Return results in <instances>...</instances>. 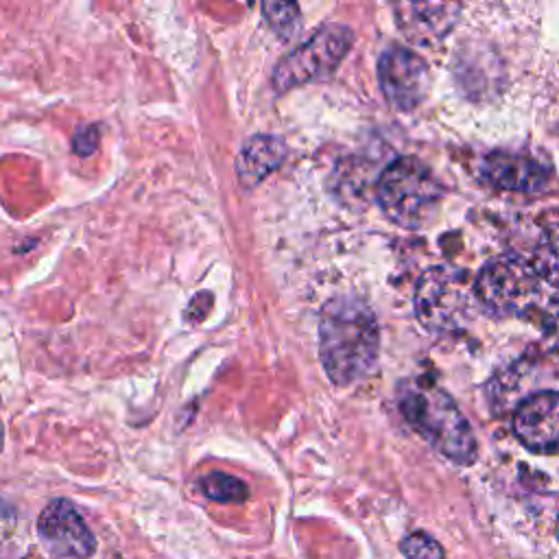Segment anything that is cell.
Segmentation results:
<instances>
[{"mask_svg":"<svg viewBox=\"0 0 559 559\" xmlns=\"http://www.w3.org/2000/svg\"><path fill=\"white\" fill-rule=\"evenodd\" d=\"M393 11L397 26L408 41L430 46L452 31L461 7L454 2H397Z\"/></svg>","mask_w":559,"mask_h":559,"instance_id":"30bf717a","label":"cell"},{"mask_svg":"<svg viewBox=\"0 0 559 559\" xmlns=\"http://www.w3.org/2000/svg\"><path fill=\"white\" fill-rule=\"evenodd\" d=\"M380 352L373 310L358 297H334L319 314V356L325 376L347 386L365 378Z\"/></svg>","mask_w":559,"mask_h":559,"instance_id":"6da1fadb","label":"cell"},{"mask_svg":"<svg viewBox=\"0 0 559 559\" xmlns=\"http://www.w3.org/2000/svg\"><path fill=\"white\" fill-rule=\"evenodd\" d=\"M513 430L518 439L537 454H555L559 441V397L555 391H539L526 397L515 415Z\"/></svg>","mask_w":559,"mask_h":559,"instance_id":"9c48e42d","label":"cell"},{"mask_svg":"<svg viewBox=\"0 0 559 559\" xmlns=\"http://www.w3.org/2000/svg\"><path fill=\"white\" fill-rule=\"evenodd\" d=\"M286 157V144L277 135H251L238 157H236V175L240 186L255 188L264 181Z\"/></svg>","mask_w":559,"mask_h":559,"instance_id":"7c38bea8","label":"cell"},{"mask_svg":"<svg viewBox=\"0 0 559 559\" xmlns=\"http://www.w3.org/2000/svg\"><path fill=\"white\" fill-rule=\"evenodd\" d=\"M201 491L214 502H242L249 496L247 485L225 472H210L201 478Z\"/></svg>","mask_w":559,"mask_h":559,"instance_id":"4fadbf2b","label":"cell"},{"mask_svg":"<svg viewBox=\"0 0 559 559\" xmlns=\"http://www.w3.org/2000/svg\"><path fill=\"white\" fill-rule=\"evenodd\" d=\"M98 144V129L96 127H85L74 135V151L81 155H90Z\"/></svg>","mask_w":559,"mask_h":559,"instance_id":"2e32d148","label":"cell"},{"mask_svg":"<svg viewBox=\"0 0 559 559\" xmlns=\"http://www.w3.org/2000/svg\"><path fill=\"white\" fill-rule=\"evenodd\" d=\"M354 44V33L345 24H325L273 70L271 83L277 92H288L314 79L330 76Z\"/></svg>","mask_w":559,"mask_h":559,"instance_id":"5b68a950","label":"cell"},{"mask_svg":"<svg viewBox=\"0 0 559 559\" xmlns=\"http://www.w3.org/2000/svg\"><path fill=\"white\" fill-rule=\"evenodd\" d=\"M472 286L467 277L450 266L428 269L415 290V312L424 328L450 332L459 328L469 312Z\"/></svg>","mask_w":559,"mask_h":559,"instance_id":"8992f818","label":"cell"},{"mask_svg":"<svg viewBox=\"0 0 559 559\" xmlns=\"http://www.w3.org/2000/svg\"><path fill=\"white\" fill-rule=\"evenodd\" d=\"M382 212L406 229L426 227L439 212L443 186L417 157H397L378 179L376 188Z\"/></svg>","mask_w":559,"mask_h":559,"instance_id":"277c9868","label":"cell"},{"mask_svg":"<svg viewBox=\"0 0 559 559\" xmlns=\"http://www.w3.org/2000/svg\"><path fill=\"white\" fill-rule=\"evenodd\" d=\"M397 404L404 419L448 461L459 465L476 461L478 445L474 430L441 386L426 384L424 380L402 382Z\"/></svg>","mask_w":559,"mask_h":559,"instance_id":"3957f363","label":"cell"},{"mask_svg":"<svg viewBox=\"0 0 559 559\" xmlns=\"http://www.w3.org/2000/svg\"><path fill=\"white\" fill-rule=\"evenodd\" d=\"M37 533L55 559H87L96 548L92 531L66 498L50 500L44 507L37 520Z\"/></svg>","mask_w":559,"mask_h":559,"instance_id":"ba28073f","label":"cell"},{"mask_svg":"<svg viewBox=\"0 0 559 559\" xmlns=\"http://www.w3.org/2000/svg\"><path fill=\"white\" fill-rule=\"evenodd\" d=\"M262 13L269 26L284 39H290L301 28L299 7L295 2H262Z\"/></svg>","mask_w":559,"mask_h":559,"instance_id":"5bb4252c","label":"cell"},{"mask_svg":"<svg viewBox=\"0 0 559 559\" xmlns=\"http://www.w3.org/2000/svg\"><path fill=\"white\" fill-rule=\"evenodd\" d=\"M400 550L406 559H443V548L424 531H415L400 542Z\"/></svg>","mask_w":559,"mask_h":559,"instance_id":"9a60e30c","label":"cell"},{"mask_svg":"<svg viewBox=\"0 0 559 559\" xmlns=\"http://www.w3.org/2000/svg\"><path fill=\"white\" fill-rule=\"evenodd\" d=\"M476 299L498 317H524L533 310L555 312V262L518 253L489 260L476 282Z\"/></svg>","mask_w":559,"mask_h":559,"instance_id":"7a4b0ae2","label":"cell"},{"mask_svg":"<svg viewBox=\"0 0 559 559\" xmlns=\"http://www.w3.org/2000/svg\"><path fill=\"white\" fill-rule=\"evenodd\" d=\"M2 441H4V432H2V426H0V450H2Z\"/></svg>","mask_w":559,"mask_h":559,"instance_id":"e0dca14e","label":"cell"},{"mask_svg":"<svg viewBox=\"0 0 559 559\" xmlns=\"http://www.w3.org/2000/svg\"><path fill=\"white\" fill-rule=\"evenodd\" d=\"M378 81L389 105L402 111H411L421 105L430 90L426 61L402 46H393L380 55Z\"/></svg>","mask_w":559,"mask_h":559,"instance_id":"52a82bcc","label":"cell"},{"mask_svg":"<svg viewBox=\"0 0 559 559\" xmlns=\"http://www.w3.org/2000/svg\"><path fill=\"white\" fill-rule=\"evenodd\" d=\"M483 175L491 186L500 190L526 194L544 190L550 179V170L542 162L504 151H496L485 157Z\"/></svg>","mask_w":559,"mask_h":559,"instance_id":"8fae6325","label":"cell"}]
</instances>
